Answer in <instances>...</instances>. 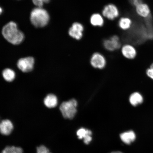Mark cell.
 <instances>
[{
    "instance_id": "obj_25",
    "label": "cell",
    "mask_w": 153,
    "mask_h": 153,
    "mask_svg": "<svg viewBox=\"0 0 153 153\" xmlns=\"http://www.w3.org/2000/svg\"><path fill=\"white\" fill-rule=\"evenodd\" d=\"M111 153H122L121 152H113Z\"/></svg>"
},
{
    "instance_id": "obj_23",
    "label": "cell",
    "mask_w": 153,
    "mask_h": 153,
    "mask_svg": "<svg viewBox=\"0 0 153 153\" xmlns=\"http://www.w3.org/2000/svg\"><path fill=\"white\" fill-rule=\"evenodd\" d=\"M146 74L149 78L153 80V63L150 65V68L146 70Z\"/></svg>"
},
{
    "instance_id": "obj_10",
    "label": "cell",
    "mask_w": 153,
    "mask_h": 153,
    "mask_svg": "<svg viewBox=\"0 0 153 153\" xmlns=\"http://www.w3.org/2000/svg\"><path fill=\"white\" fill-rule=\"evenodd\" d=\"M121 53L124 58L130 60L135 59L137 55L136 49L130 44H125L122 47Z\"/></svg>"
},
{
    "instance_id": "obj_20",
    "label": "cell",
    "mask_w": 153,
    "mask_h": 153,
    "mask_svg": "<svg viewBox=\"0 0 153 153\" xmlns=\"http://www.w3.org/2000/svg\"><path fill=\"white\" fill-rule=\"evenodd\" d=\"M1 153H23V150L20 147L8 146L6 147Z\"/></svg>"
},
{
    "instance_id": "obj_15",
    "label": "cell",
    "mask_w": 153,
    "mask_h": 153,
    "mask_svg": "<svg viewBox=\"0 0 153 153\" xmlns=\"http://www.w3.org/2000/svg\"><path fill=\"white\" fill-rule=\"evenodd\" d=\"M120 139L126 144H130L133 142L136 139V135L133 131L125 132L120 134Z\"/></svg>"
},
{
    "instance_id": "obj_11",
    "label": "cell",
    "mask_w": 153,
    "mask_h": 153,
    "mask_svg": "<svg viewBox=\"0 0 153 153\" xmlns=\"http://www.w3.org/2000/svg\"><path fill=\"white\" fill-rule=\"evenodd\" d=\"M135 7L137 14L139 17L146 18L151 15L150 7L146 3L143 2L140 3Z\"/></svg>"
},
{
    "instance_id": "obj_6",
    "label": "cell",
    "mask_w": 153,
    "mask_h": 153,
    "mask_svg": "<svg viewBox=\"0 0 153 153\" xmlns=\"http://www.w3.org/2000/svg\"><path fill=\"white\" fill-rule=\"evenodd\" d=\"M102 45L107 51L114 52L120 48L121 46V43L118 36L114 35L108 39H105L103 40Z\"/></svg>"
},
{
    "instance_id": "obj_12",
    "label": "cell",
    "mask_w": 153,
    "mask_h": 153,
    "mask_svg": "<svg viewBox=\"0 0 153 153\" xmlns=\"http://www.w3.org/2000/svg\"><path fill=\"white\" fill-rule=\"evenodd\" d=\"M128 101L131 106L137 107L143 104L144 98L141 93L138 91H135L130 95Z\"/></svg>"
},
{
    "instance_id": "obj_7",
    "label": "cell",
    "mask_w": 153,
    "mask_h": 153,
    "mask_svg": "<svg viewBox=\"0 0 153 153\" xmlns=\"http://www.w3.org/2000/svg\"><path fill=\"white\" fill-rule=\"evenodd\" d=\"M34 63L33 57H27L19 59L17 63V66L22 72H27L33 70Z\"/></svg>"
},
{
    "instance_id": "obj_2",
    "label": "cell",
    "mask_w": 153,
    "mask_h": 153,
    "mask_svg": "<svg viewBox=\"0 0 153 153\" xmlns=\"http://www.w3.org/2000/svg\"><path fill=\"white\" fill-rule=\"evenodd\" d=\"M2 34L7 41L13 45H18L22 43L25 37L23 32L18 29L17 24L12 22L3 27Z\"/></svg>"
},
{
    "instance_id": "obj_13",
    "label": "cell",
    "mask_w": 153,
    "mask_h": 153,
    "mask_svg": "<svg viewBox=\"0 0 153 153\" xmlns=\"http://www.w3.org/2000/svg\"><path fill=\"white\" fill-rule=\"evenodd\" d=\"M76 134L79 139H83L84 142L86 144H88L92 140L91 131L90 130H88L84 128H80L76 132Z\"/></svg>"
},
{
    "instance_id": "obj_22",
    "label": "cell",
    "mask_w": 153,
    "mask_h": 153,
    "mask_svg": "<svg viewBox=\"0 0 153 153\" xmlns=\"http://www.w3.org/2000/svg\"><path fill=\"white\" fill-rule=\"evenodd\" d=\"M37 153H51L50 152L49 149L43 145L37 148Z\"/></svg>"
},
{
    "instance_id": "obj_17",
    "label": "cell",
    "mask_w": 153,
    "mask_h": 153,
    "mask_svg": "<svg viewBox=\"0 0 153 153\" xmlns=\"http://www.w3.org/2000/svg\"><path fill=\"white\" fill-rule=\"evenodd\" d=\"M90 20L92 25L96 27H102L104 22L102 16L98 13L92 15Z\"/></svg>"
},
{
    "instance_id": "obj_3",
    "label": "cell",
    "mask_w": 153,
    "mask_h": 153,
    "mask_svg": "<svg viewBox=\"0 0 153 153\" xmlns=\"http://www.w3.org/2000/svg\"><path fill=\"white\" fill-rule=\"evenodd\" d=\"M49 20L48 13L42 7L34 9L30 13V22L36 27H43L47 25Z\"/></svg>"
},
{
    "instance_id": "obj_21",
    "label": "cell",
    "mask_w": 153,
    "mask_h": 153,
    "mask_svg": "<svg viewBox=\"0 0 153 153\" xmlns=\"http://www.w3.org/2000/svg\"><path fill=\"white\" fill-rule=\"evenodd\" d=\"M51 0H32L34 4L38 7H42L44 3H48Z\"/></svg>"
},
{
    "instance_id": "obj_18",
    "label": "cell",
    "mask_w": 153,
    "mask_h": 153,
    "mask_svg": "<svg viewBox=\"0 0 153 153\" xmlns=\"http://www.w3.org/2000/svg\"><path fill=\"white\" fill-rule=\"evenodd\" d=\"M132 21L128 17H123L120 19L118 26L122 30H128L132 24Z\"/></svg>"
},
{
    "instance_id": "obj_14",
    "label": "cell",
    "mask_w": 153,
    "mask_h": 153,
    "mask_svg": "<svg viewBox=\"0 0 153 153\" xmlns=\"http://www.w3.org/2000/svg\"><path fill=\"white\" fill-rule=\"evenodd\" d=\"M13 128V124L8 120H3L0 125L1 132L3 135H7L10 134Z\"/></svg>"
},
{
    "instance_id": "obj_5",
    "label": "cell",
    "mask_w": 153,
    "mask_h": 153,
    "mask_svg": "<svg viewBox=\"0 0 153 153\" xmlns=\"http://www.w3.org/2000/svg\"><path fill=\"white\" fill-rule=\"evenodd\" d=\"M107 63L106 57L100 52H96L93 53L90 60L91 66L95 69H104L106 68Z\"/></svg>"
},
{
    "instance_id": "obj_9",
    "label": "cell",
    "mask_w": 153,
    "mask_h": 153,
    "mask_svg": "<svg viewBox=\"0 0 153 153\" xmlns=\"http://www.w3.org/2000/svg\"><path fill=\"white\" fill-rule=\"evenodd\" d=\"M84 30V26L81 24L74 23L68 30L69 35L76 40H79L83 37Z\"/></svg>"
},
{
    "instance_id": "obj_8",
    "label": "cell",
    "mask_w": 153,
    "mask_h": 153,
    "mask_svg": "<svg viewBox=\"0 0 153 153\" xmlns=\"http://www.w3.org/2000/svg\"><path fill=\"white\" fill-rule=\"evenodd\" d=\"M102 14L110 20H114L119 16L120 12L117 7L112 4L105 5L102 10Z\"/></svg>"
},
{
    "instance_id": "obj_16",
    "label": "cell",
    "mask_w": 153,
    "mask_h": 153,
    "mask_svg": "<svg viewBox=\"0 0 153 153\" xmlns=\"http://www.w3.org/2000/svg\"><path fill=\"white\" fill-rule=\"evenodd\" d=\"M44 104L49 108H54L57 106V99L56 96L53 94L48 95L44 99Z\"/></svg>"
},
{
    "instance_id": "obj_1",
    "label": "cell",
    "mask_w": 153,
    "mask_h": 153,
    "mask_svg": "<svg viewBox=\"0 0 153 153\" xmlns=\"http://www.w3.org/2000/svg\"><path fill=\"white\" fill-rule=\"evenodd\" d=\"M132 24L127 31L122 35L124 42L135 46H140L150 41L144 20L143 22L140 18L132 14Z\"/></svg>"
},
{
    "instance_id": "obj_19",
    "label": "cell",
    "mask_w": 153,
    "mask_h": 153,
    "mask_svg": "<svg viewBox=\"0 0 153 153\" xmlns=\"http://www.w3.org/2000/svg\"><path fill=\"white\" fill-rule=\"evenodd\" d=\"M2 75L5 81L9 82L13 81L15 76V73L14 71L10 68H6L4 70Z\"/></svg>"
},
{
    "instance_id": "obj_24",
    "label": "cell",
    "mask_w": 153,
    "mask_h": 153,
    "mask_svg": "<svg viewBox=\"0 0 153 153\" xmlns=\"http://www.w3.org/2000/svg\"><path fill=\"white\" fill-rule=\"evenodd\" d=\"M130 4L135 7L139 4L143 3V0H128Z\"/></svg>"
},
{
    "instance_id": "obj_4",
    "label": "cell",
    "mask_w": 153,
    "mask_h": 153,
    "mask_svg": "<svg viewBox=\"0 0 153 153\" xmlns=\"http://www.w3.org/2000/svg\"><path fill=\"white\" fill-rule=\"evenodd\" d=\"M78 103L74 99L63 102L60 106V110L63 117L71 120L75 116L77 112Z\"/></svg>"
}]
</instances>
